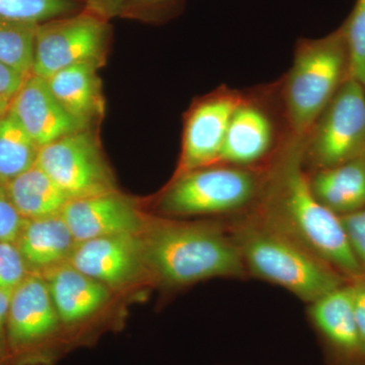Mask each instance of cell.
Segmentation results:
<instances>
[{"label":"cell","instance_id":"cb8c5ba5","mask_svg":"<svg viewBox=\"0 0 365 365\" xmlns=\"http://www.w3.org/2000/svg\"><path fill=\"white\" fill-rule=\"evenodd\" d=\"M343 26L349 51L350 78L365 88V0H356Z\"/></svg>","mask_w":365,"mask_h":365},{"label":"cell","instance_id":"4dcf8cb0","mask_svg":"<svg viewBox=\"0 0 365 365\" xmlns=\"http://www.w3.org/2000/svg\"><path fill=\"white\" fill-rule=\"evenodd\" d=\"M88 4L98 14L103 16H112L119 13L126 0H88Z\"/></svg>","mask_w":365,"mask_h":365},{"label":"cell","instance_id":"3957f363","mask_svg":"<svg viewBox=\"0 0 365 365\" xmlns=\"http://www.w3.org/2000/svg\"><path fill=\"white\" fill-rule=\"evenodd\" d=\"M225 220L249 277L277 285L307 304L349 282L318 255L253 211Z\"/></svg>","mask_w":365,"mask_h":365},{"label":"cell","instance_id":"7402d4cb","mask_svg":"<svg viewBox=\"0 0 365 365\" xmlns=\"http://www.w3.org/2000/svg\"><path fill=\"white\" fill-rule=\"evenodd\" d=\"M38 26L0 18V62L25 76L31 74Z\"/></svg>","mask_w":365,"mask_h":365},{"label":"cell","instance_id":"277c9868","mask_svg":"<svg viewBox=\"0 0 365 365\" xmlns=\"http://www.w3.org/2000/svg\"><path fill=\"white\" fill-rule=\"evenodd\" d=\"M350 78L344 26L319 39H300L292 67L280 79V97L292 135L304 138Z\"/></svg>","mask_w":365,"mask_h":365},{"label":"cell","instance_id":"2e32d148","mask_svg":"<svg viewBox=\"0 0 365 365\" xmlns=\"http://www.w3.org/2000/svg\"><path fill=\"white\" fill-rule=\"evenodd\" d=\"M44 278L60 321L66 325H76L91 318L111 297L109 287L68 262L45 270Z\"/></svg>","mask_w":365,"mask_h":365},{"label":"cell","instance_id":"ac0fdd59","mask_svg":"<svg viewBox=\"0 0 365 365\" xmlns=\"http://www.w3.org/2000/svg\"><path fill=\"white\" fill-rule=\"evenodd\" d=\"M76 244L61 215L25 220L16 241L26 265L44 271L68 261Z\"/></svg>","mask_w":365,"mask_h":365},{"label":"cell","instance_id":"83f0119b","mask_svg":"<svg viewBox=\"0 0 365 365\" xmlns=\"http://www.w3.org/2000/svg\"><path fill=\"white\" fill-rule=\"evenodd\" d=\"M350 284L355 319L365 348V274L356 279L350 281Z\"/></svg>","mask_w":365,"mask_h":365},{"label":"cell","instance_id":"f546056e","mask_svg":"<svg viewBox=\"0 0 365 365\" xmlns=\"http://www.w3.org/2000/svg\"><path fill=\"white\" fill-rule=\"evenodd\" d=\"M13 292L14 289H0V365H6L9 361L6 323Z\"/></svg>","mask_w":365,"mask_h":365},{"label":"cell","instance_id":"6da1fadb","mask_svg":"<svg viewBox=\"0 0 365 365\" xmlns=\"http://www.w3.org/2000/svg\"><path fill=\"white\" fill-rule=\"evenodd\" d=\"M304 138L292 137L269 165L267 179L252 211L304 245L349 281L364 271L353 255L340 216L319 202L302 163Z\"/></svg>","mask_w":365,"mask_h":365},{"label":"cell","instance_id":"ffe728a7","mask_svg":"<svg viewBox=\"0 0 365 365\" xmlns=\"http://www.w3.org/2000/svg\"><path fill=\"white\" fill-rule=\"evenodd\" d=\"M6 188L24 220L60 215L71 201L58 185L37 165L7 182Z\"/></svg>","mask_w":365,"mask_h":365},{"label":"cell","instance_id":"5b68a950","mask_svg":"<svg viewBox=\"0 0 365 365\" xmlns=\"http://www.w3.org/2000/svg\"><path fill=\"white\" fill-rule=\"evenodd\" d=\"M268 167L247 168L218 163L175 177L158 209L170 216L230 218L249 212L258 203Z\"/></svg>","mask_w":365,"mask_h":365},{"label":"cell","instance_id":"8992f818","mask_svg":"<svg viewBox=\"0 0 365 365\" xmlns=\"http://www.w3.org/2000/svg\"><path fill=\"white\" fill-rule=\"evenodd\" d=\"M292 137L281 101L279 81L245 91L230 120L220 163L267 167Z\"/></svg>","mask_w":365,"mask_h":365},{"label":"cell","instance_id":"603a6c76","mask_svg":"<svg viewBox=\"0 0 365 365\" xmlns=\"http://www.w3.org/2000/svg\"><path fill=\"white\" fill-rule=\"evenodd\" d=\"M78 9L76 0H0V18L40 25Z\"/></svg>","mask_w":365,"mask_h":365},{"label":"cell","instance_id":"4316f807","mask_svg":"<svg viewBox=\"0 0 365 365\" xmlns=\"http://www.w3.org/2000/svg\"><path fill=\"white\" fill-rule=\"evenodd\" d=\"M25 220L16 211L6 186L0 182V241L16 242Z\"/></svg>","mask_w":365,"mask_h":365},{"label":"cell","instance_id":"ba28073f","mask_svg":"<svg viewBox=\"0 0 365 365\" xmlns=\"http://www.w3.org/2000/svg\"><path fill=\"white\" fill-rule=\"evenodd\" d=\"M36 165L71 200L116 191L111 170L86 129L41 148Z\"/></svg>","mask_w":365,"mask_h":365},{"label":"cell","instance_id":"8fae6325","mask_svg":"<svg viewBox=\"0 0 365 365\" xmlns=\"http://www.w3.org/2000/svg\"><path fill=\"white\" fill-rule=\"evenodd\" d=\"M244 93L222 86L192 107L185 121L176 176L220 163L230 120Z\"/></svg>","mask_w":365,"mask_h":365},{"label":"cell","instance_id":"30bf717a","mask_svg":"<svg viewBox=\"0 0 365 365\" xmlns=\"http://www.w3.org/2000/svg\"><path fill=\"white\" fill-rule=\"evenodd\" d=\"M60 321L44 276L28 275L14 288L7 314L9 361L18 365L40 359L58 333Z\"/></svg>","mask_w":365,"mask_h":365},{"label":"cell","instance_id":"44dd1931","mask_svg":"<svg viewBox=\"0 0 365 365\" xmlns=\"http://www.w3.org/2000/svg\"><path fill=\"white\" fill-rule=\"evenodd\" d=\"M40 148L9 111L0 119V182L4 186L31 169Z\"/></svg>","mask_w":365,"mask_h":365},{"label":"cell","instance_id":"7a4b0ae2","mask_svg":"<svg viewBox=\"0 0 365 365\" xmlns=\"http://www.w3.org/2000/svg\"><path fill=\"white\" fill-rule=\"evenodd\" d=\"M143 239L150 276L168 287L249 277L225 218L198 222L150 220Z\"/></svg>","mask_w":365,"mask_h":365},{"label":"cell","instance_id":"d6a6232c","mask_svg":"<svg viewBox=\"0 0 365 365\" xmlns=\"http://www.w3.org/2000/svg\"><path fill=\"white\" fill-rule=\"evenodd\" d=\"M146 1L151 2V4H163V2L170 1V0H146Z\"/></svg>","mask_w":365,"mask_h":365},{"label":"cell","instance_id":"4fadbf2b","mask_svg":"<svg viewBox=\"0 0 365 365\" xmlns=\"http://www.w3.org/2000/svg\"><path fill=\"white\" fill-rule=\"evenodd\" d=\"M60 215L76 242L118 235H141L150 225L135 203L117 191L74 199Z\"/></svg>","mask_w":365,"mask_h":365},{"label":"cell","instance_id":"52a82bcc","mask_svg":"<svg viewBox=\"0 0 365 365\" xmlns=\"http://www.w3.org/2000/svg\"><path fill=\"white\" fill-rule=\"evenodd\" d=\"M307 173L328 169L365 153V88L350 78L304 137Z\"/></svg>","mask_w":365,"mask_h":365},{"label":"cell","instance_id":"e0dca14e","mask_svg":"<svg viewBox=\"0 0 365 365\" xmlns=\"http://www.w3.org/2000/svg\"><path fill=\"white\" fill-rule=\"evenodd\" d=\"M319 203L336 215L365 208V153L328 169L307 173Z\"/></svg>","mask_w":365,"mask_h":365},{"label":"cell","instance_id":"484cf974","mask_svg":"<svg viewBox=\"0 0 365 365\" xmlns=\"http://www.w3.org/2000/svg\"><path fill=\"white\" fill-rule=\"evenodd\" d=\"M340 218L352 253L365 273V208Z\"/></svg>","mask_w":365,"mask_h":365},{"label":"cell","instance_id":"9a60e30c","mask_svg":"<svg viewBox=\"0 0 365 365\" xmlns=\"http://www.w3.org/2000/svg\"><path fill=\"white\" fill-rule=\"evenodd\" d=\"M9 111L40 148L62 137L86 130L59 104L46 79L34 74L26 76L11 100Z\"/></svg>","mask_w":365,"mask_h":365},{"label":"cell","instance_id":"7c38bea8","mask_svg":"<svg viewBox=\"0 0 365 365\" xmlns=\"http://www.w3.org/2000/svg\"><path fill=\"white\" fill-rule=\"evenodd\" d=\"M69 264L106 287H126L148 274L143 234L98 237L76 244Z\"/></svg>","mask_w":365,"mask_h":365},{"label":"cell","instance_id":"f1b7e54d","mask_svg":"<svg viewBox=\"0 0 365 365\" xmlns=\"http://www.w3.org/2000/svg\"><path fill=\"white\" fill-rule=\"evenodd\" d=\"M26 76H28L0 62V98L13 100L23 86Z\"/></svg>","mask_w":365,"mask_h":365},{"label":"cell","instance_id":"5bb4252c","mask_svg":"<svg viewBox=\"0 0 365 365\" xmlns=\"http://www.w3.org/2000/svg\"><path fill=\"white\" fill-rule=\"evenodd\" d=\"M307 316L334 365H365L350 281L309 304Z\"/></svg>","mask_w":365,"mask_h":365},{"label":"cell","instance_id":"d6986e66","mask_svg":"<svg viewBox=\"0 0 365 365\" xmlns=\"http://www.w3.org/2000/svg\"><path fill=\"white\" fill-rule=\"evenodd\" d=\"M98 62H83L66 67L46 79L60 105L83 128L102 111Z\"/></svg>","mask_w":365,"mask_h":365},{"label":"cell","instance_id":"d4e9b609","mask_svg":"<svg viewBox=\"0 0 365 365\" xmlns=\"http://www.w3.org/2000/svg\"><path fill=\"white\" fill-rule=\"evenodd\" d=\"M28 265L16 242L0 241V289H14L28 276Z\"/></svg>","mask_w":365,"mask_h":365},{"label":"cell","instance_id":"1f68e13d","mask_svg":"<svg viewBox=\"0 0 365 365\" xmlns=\"http://www.w3.org/2000/svg\"><path fill=\"white\" fill-rule=\"evenodd\" d=\"M11 100L9 98H0V119L9 111Z\"/></svg>","mask_w":365,"mask_h":365},{"label":"cell","instance_id":"9c48e42d","mask_svg":"<svg viewBox=\"0 0 365 365\" xmlns=\"http://www.w3.org/2000/svg\"><path fill=\"white\" fill-rule=\"evenodd\" d=\"M107 38L104 21L91 14L40 24L31 74L48 79L66 67L98 62L104 54Z\"/></svg>","mask_w":365,"mask_h":365}]
</instances>
